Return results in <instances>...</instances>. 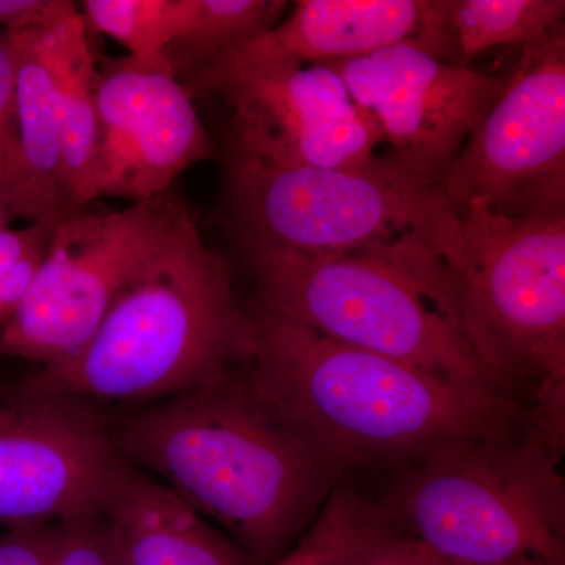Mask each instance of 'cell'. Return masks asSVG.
Listing matches in <instances>:
<instances>
[{
    "label": "cell",
    "instance_id": "1",
    "mask_svg": "<svg viewBox=\"0 0 565 565\" xmlns=\"http://www.w3.org/2000/svg\"><path fill=\"white\" fill-rule=\"evenodd\" d=\"M248 315L239 367L253 393L345 476L530 427V408L512 394L337 343L259 305Z\"/></svg>",
    "mask_w": 565,
    "mask_h": 565
},
{
    "label": "cell",
    "instance_id": "2",
    "mask_svg": "<svg viewBox=\"0 0 565 565\" xmlns=\"http://www.w3.org/2000/svg\"><path fill=\"white\" fill-rule=\"evenodd\" d=\"M107 424L126 462L259 561L281 555L345 479L253 393L239 366L192 392L107 415Z\"/></svg>",
    "mask_w": 565,
    "mask_h": 565
},
{
    "label": "cell",
    "instance_id": "3",
    "mask_svg": "<svg viewBox=\"0 0 565 565\" xmlns=\"http://www.w3.org/2000/svg\"><path fill=\"white\" fill-rule=\"evenodd\" d=\"M250 315L222 256L191 217L114 300L70 362L40 367L7 393L139 407L210 384L247 355Z\"/></svg>",
    "mask_w": 565,
    "mask_h": 565
},
{
    "label": "cell",
    "instance_id": "4",
    "mask_svg": "<svg viewBox=\"0 0 565 565\" xmlns=\"http://www.w3.org/2000/svg\"><path fill=\"white\" fill-rule=\"evenodd\" d=\"M225 199L243 248L374 253L438 278L462 237V222L437 185L390 156L360 169H319L267 161L230 145Z\"/></svg>",
    "mask_w": 565,
    "mask_h": 565
},
{
    "label": "cell",
    "instance_id": "5",
    "mask_svg": "<svg viewBox=\"0 0 565 565\" xmlns=\"http://www.w3.org/2000/svg\"><path fill=\"white\" fill-rule=\"evenodd\" d=\"M561 459L531 427L465 438L386 470L374 501L441 563L565 565Z\"/></svg>",
    "mask_w": 565,
    "mask_h": 565
},
{
    "label": "cell",
    "instance_id": "6",
    "mask_svg": "<svg viewBox=\"0 0 565 565\" xmlns=\"http://www.w3.org/2000/svg\"><path fill=\"white\" fill-rule=\"evenodd\" d=\"M460 222L446 266L460 329L503 392L533 382L531 429L563 456L565 214L509 217L473 204Z\"/></svg>",
    "mask_w": 565,
    "mask_h": 565
},
{
    "label": "cell",
    "instance_id": "7",
    "mask_svg": "<svg viewBox=\"0 0 565 565\" xmlns=\"http://www.w3.org/2000/svg\"><path fill=\"white\" fill-rule=\"evenodd\" d=\"M243 250L264 310L337 343L503 392L471 351L448 286L374 253Z\"/></svg>",
    "mask_w": 565,
    "mask_h": 565
},
{
    "label": "cell",
    "instance_id": "8",
    "mask_svg": "<svg viewBox=\"0 0 565 565\" xmlns=\"http://www.w3.org/2000/svg\"><path fill=\"white\" fill-rule=\"evenodd\" d=\"M192 217L167 192L121 211L87 206L63 215L0 355L41 367L70 362L92 340L118 294Z\"/></svg>",
    "mask_w": 565,
    "mask_h": 565
},
{
    "label": "cell",
    "instance_id": "9",
    "mask_svg": "<svg viewBox=\"0 0 565 565\" xmlns=\"http://www.w3.org/2000/svg\"><path fill=\"white\" fill-rule=\"evenodd\" d=\"M437 189L459 218L473 204L509 217L565 214L564 22L522 46Z\"/></svg>",
    "mask_w": 565,
    "mask_h": 565
},
{
    "label": "cell",
    "instance_id": "10",
    "mask_svg": "<svg viewBox=\"0 0 565 565\" xmlns=\"http://www.w3.org/2000/svg\"><path fill=\"white\" fill-rule=\"evenodd\" d=\"M126 467L88 401L0 393V525L103 515Z\"/></svg>",
    "mask_w": 565,
    "mask_h": 565
},
{
    "label": "cell",
    "instance_id": "11",
    "mask_svg": "<svg viewBox=\"0 0 565 565\" xmlns=\"http://www.w3.org/2000/svg\"><path fill=\"white\" fill-rule=\"evenodd\" d=\"M321 65L340 74L382 143L392 148L390 158L435 185L505 82L412 43Z\"/></svg>",
    "mask_w": 565,
    "mask_h": 565
},
{
    "label": "cell",
    "instance_id": "12",
    "mask_svg": "<svg viewBox=\"0 0 565 565\" xmlns=\"http://www.w3.org/2000/svg\"><path fill=\"white\" fill-rule=\"evenodd\" d=\"M95 98L99 137L92 202L163 195L214 151L192 96L162 55L111 61L96 76Z\"/></svg>",
    "mask_w": 565,
    "mask_h": 565
},
{
    "label": "cell",
    "instance_id": "13",
    "mask_svg": "<svg viewBox=\"0 0 565 565\" xmlns=\"http://www.w3.org/2000/svg\"><path fill=\"white\" fill-rule=\"evenodd\" d=\"M233 109L230 145L286 166L360 169L379 158L381 134L327 65H262L215 85Z\"/></svg>",
    "mask_w": 565,
    "mask_h": 565
},
{
    "label": "cell",
    "instance_id": "14",
    "mask_svg": "<svg viewBox=\"0 0 565 565\" xmlns=\"http://www.w3.org/2000/svg\"><path fill=\"white\" fill-rule=\"evenodd\" d=\"M401 43L457 65L446 0H300L269 32L182 85L193 99L253 66L344 61Z\"/></svg>",
    "mask_w": 565,
    "mask_h": 565
},
{
    "label": "cell",
    "instance_id": "15",
    "mask_svg": "<svg viewBox=\"0 0 565 565\" xmlns=\"http://www.w3.org/2000/svg\"><path fill=\"white\" fill-rule=\"evenodd\" d=\"M102 519L114 565H244L180 494L129 462Z\"/></svg>",
    "mask_w": 565,
    "mask_h": 565
},
{
    "label": "cell",
    "instance_id": "16",
    "mask_svg": "<svg viewBox=\"0 0 565 565\" xmlns=\"http://www.w3.org/2000/svg\"><path fill=\"white\" fill-rule=\"evenodd\" d=\"M46 32L61 110V192L66 214L92 203L98 152L96 76L79 11Z\"/></svg>",
    "mask_w": 565,
    "mask_h": 565
},
{
    "label": "cell",
    "instance_id": "17",
    "mask_svg": "<svg viewBox=\"0 0 565 565\" xmlns=\"http://www.w3.org/2000/svg\"><path fill=\"white\" fill-rule=\"evenodd\" d=\"M14 58V95L22 152L41 200L57 221L61 192V110L46 32H7Z\"/></svg>",
    "mask_w": 565,
    "mask_h": 565
},
{
    "label": "cell",
    "instance_id": "18",
    "mask_svg": "<svg viewBox=\"0 0 565 565\" xmlns=\"http://www.w3.org/2000/svg\"><path fill=\"white\" fill-rule=\"evenodd\" d=\"M285 0H202L199 18L162 52L181 84L274 29L289 9Z\"/></svg>",
    "mask_w": 565,
    "mask_h": 565
},
{
    "label": "cell",
    "instance_id": "19",
    "mask_svg": "<svg viewBox=\"0 0 565 565\" xmlns=\"http://www.w3.org/2000/svg\"><path fill=\"white\" fill-rule=\"evenodd\" d=\"M564 14V0H446L460 66L492 47L541 40L563 24Z\"/></svg>",
    "mask_w": 565,
    "mask_h": 565
},
{
    "label": "cell",
    "instance_id": "20",
    "mask_svg": "<svg viewBox=\"0 0 565 565\" xmlns=\"http://www.w3.org/2000/svg\"><path fill=\"white\" fill-rule=\"evenodd\" d=\"M85 20L131 57L161 55L199 18L202 0H85Z\"/></svg>",
    "mask_w": 565,
    "mask_h": 565
},
{
    "label": "cell",
    "instance_id": "21",
    "mask_svg": "<svg viewBox=\"0 0 565 565\" xmlns=\"http://www.w3.org/2000/svg\"><path fill=\"white\" fill-rule=\"evenodd\" d=\"M0 200L11 214L32 223H57L33 184L18 126L14 58L7 32H0Z\"/></svg>",
    "mask_w": 565,
    "mask_h": 565
},
{
    "label": "cell",
    "instance_id": "22",
    "mask_svg": "<svg viewBox=\"0 0 565 565\" xmlns=\"http://www.w3.org/2000/svg\"><path fill=\"white\" fill-rule=\"evenodd\" d=\"M47 565H114L102 515L81 516L52 525Z\"/></svg>",
    "mask_w": 565,
    "mask_h": 565
},
{
    "label": "cell",
    "instance_id": "23",
    "mask_svg": "<svg viewBox=\"0 0 565 565\" xmlns=\"http://www.w3.org/2000/svg\"><path fill=\"white\" fill-rule=\"evenodd\" d=\"M359 541L355 522L340 505H327L302 544L277 565H326Z\"/></svg>",
    "mask_w": 565,
    "mask_h": 565
},
{
    "label": "cell",
    "instance_id": "24",
    "mask_svg": "<svg viewBox=\"0 0 565 565\" xmlns=\"http://www.w3.org/2000/svg\"><path fill=\"white\" fill-rule=\"evenodd\" d=\"M326 565H437V559L407 535L386 527Z\"/></svg>",
    "mask_w": 565,
    "mask_h": 565
},
{
    "label": "cell",
    "instance_id": "25",
    "mask_svg": "<svg viewBox=\"0 0 565 565\" xmlns=\"http://www.w3.org/2000/svg\"><path fill=\"white\" fill-rule=\"evenodd\" d=\"M77 11L71 0H0V32L50 31Z\"/></svg>",
    "mask_w": 565,
    "mask_h": 565
},
{
    "label": "cell",
    "instance_id": "26",
    "mask_svg": "<svg viewBox=\"0 0 565 565\" xmlns=\"http://www.w3.org/2000/svg\"><path fill=\"white\" fill-rule=\"evenodd\" d=\"M52 525L6 527L0 533V565H47Z\"/></svg>",
    "mask_w": 565,
    "mask_h": 565
},
{
    "label": "cell",
    "instance_id": "27",
    "mask_svg": "<svg viewBox=\"0 0 565 565\" xmlns=\"http://www.w3.org/2000/svg\"><path fill=\"white\" fill-rule=\"evenodd\" d=\"M57 223H31L28 228L0 232V278L33 248L50 243Z\"/></svg>",
    "mask_w": 565,
    "mask_h": 565
},
{
    "label": "cell",
    "instance_id": "28",
    "mask_svg": "<svg viewBox=\"0 0 565 565\" xmlns=\"http://www.w3.org/2000/svg\"><path fill=\"white\" fill-rule=\"evenodd\" d=\"M11 217H13V214H11L9 207H7L2 200H0V232L7 230V225H9Z\"/></svg>",
    "mask_w": 565,
    "mask_h": 565
},
{
    "label": "cell",
    "instance_id": "29",
    "mask_svg": "<svg viewBox=\"0 0 565 565\" xmlns=\"http://www.w3.org/2000/svg\"><path fill=\"white\" fill-rule=\"evenodd\" d=\"M437 565H456V564H446V563H441V561L437 559ZM514 565H542V564H514Z\"/></svg>",
    "mask_w": 565,
    "mask_h": 565
}]
</instances>
